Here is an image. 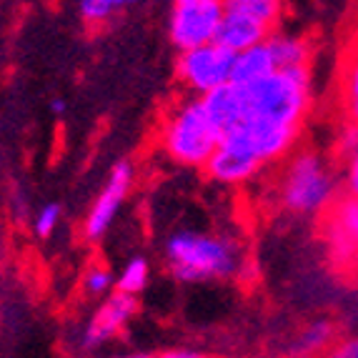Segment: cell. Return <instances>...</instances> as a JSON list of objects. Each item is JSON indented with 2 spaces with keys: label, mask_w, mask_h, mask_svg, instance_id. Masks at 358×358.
I'll return each instance as SVG.
<instances>
[{
  "label": "cell",
  "mask_w": 358,
  "mask_h": 358,
  "mask_svg": "<svg viewBox=\"0 0 358 358\" xmlns=\"http://www.w3.org/2000/svg\"><path fill=\"white\" fill-rule=\"evenodd\" d=\"M245 115L241 123L301 131L313 98L310 68H275L243 85Z\"/></svg>",
  "instance_id": "1"
},
{
  "label": "cell",
  "mask_w": 358,
  "mask_h": 358,
  "mask_svg": "<svg viewBox=\"0 0 358 358\" xmlns=\"http://www.w3.org/2000/svg\"><path fill=\"white\" fill-rule=\"evenodd\" d=\"M166 266L180 283L228 281L243 271V245L208 231H176L166 241Z\"/></svg>",
  "instance_id": "2"
},
{
  "label": "cell",
  "mask_w": 358,
  "mask_h": 358,
  "mask_svg": "<svg viewBox=\"0 0 358 358\" xmlns=\"http://www.w3.org/2000/svg\"><path fill=\"white\" fill-rule=\"evenodd\" d=\"M341 178L316 150H301L286 163L275 183V198L291 215H323L338 198Z\"/></svg>",
  "instance_id": "3"
},
{
  "label": "cell",
  "mask_w": 358,
  "mask_h": 358,
  "mask_svg": "<svg viewBox=\"0 0 358 358\" xmlns=\"http://www.w3.org/2000/svg\"><path fill=\"white\" fill-rule=\"evenodd\" d=\"M218 141L221 131L206 113L201 96L176 103L161 126L163 153L183 168H203Z\"/></svg>",
  "instance_id": "4"
},
{
  "label": "cell",
  "mask_w": 358,
  "mask_h": 358,
  "mask_svg": "<svg viewBox=\"0 0 358 358\" xmlns=\"http://www.w3.org/2000/svg\"><path fill=\"white\" fill-rule=\"evenodd\" d=\"M261 168V155H258L248 131L238 123L236 128H228V131L221 133V141L215 143L203 171L218 185H233L236 188V185H243L251 178H256Z\"/></svg>",
  "instance_id": "5"
},
{
  "label": "cell",
  "mask_w": 358,
  "mask_h": 358,
  "mask_svg": "<svg viewBox=\"0 0 358 358\" xmlns=\"http://www.w3.org/2000/svg\"><path fill=\"white\" fill-rule=\"evenodd\" d=\"M233 58H236V53L218 41L206 43L198 48L180 50L178 63H176V76L193 96H206L208 90L231 80Z\"/></svg>",
  "instance_id": "6"
},
{
  "label": "cell",
  "mask_w": 358,
  "mask_h": 358,
  "mask_svg": "<svg viewBox=\"0 0 358 358\" xmlns=\"http://www.w3.org/2000/svg\"><path fill=\"white\" fill-rule=\"evenodd\" d=\"M223 18V0H176L168 33L178 50L213 43Z\"/></svg>",
  "instance_id": "7"
},
{
  "label": "cell",
  "mask_w": 358,
  "mask_h": 358,
  "mask_svg": "<svg viewBox=\"0 0 358 358\" xmlns=\"http://www.w3.org/2000/svg\"><path fill=\"white\" fill-rule=\"evenodd\" d=\"M323 238L341 268H358V196L343 193L323 210Z\"/></svg>",
  "instance_id": "8"
},
{
  "label": "cell",
  "mask_w": 358,
  "mask_h": 358,
  "mask_svg": "<svg viewBox=\"0 0 358 358\" xmlns=\"http://www.w3.org/2000/svg\"><path fill=\"white\" fill-rule=\"evenodd\" d=\"M131 188H133V166L128 161L115 163L106 185H103V191L98 193L88 215H85V223H83L85 241H101L106 236V231L115 221V215H118L120 206L126 203Z\"/></svg>",
  "instance_id": "9"
},
{
  "label": "cell",
  "mask_w": 358,
  "mask_h": 358,
  "mask_svg": "<svg viewBox=\"0 0 358 358\" xmlns=\"http://www.w3.org/2000/svg\"><path fill=\"white\" fill-rule=\"evenodd\" d=\"M138 313L136 296L123 291L110 293L106 301L96 308L83 331V348H98L106 346L108 341H113L120 331L126 329L131 318Z\"/></svg>",
  "instance_id": "10"
},
{
  "label": "cell",
  "mask_w": 358,
  "mask_h": 358,
  "mask_svg": "<svg viewBox=\"0 0 358 358\" xmlns=\"http://www.w3.org/2000/svg\"><path fill=\"white\" fill-rule=\"evenodd\" d=\"M268 25L258 20L241 0H223V18L218 25V36H215V41L221 45L238 53V50L251 48L256 43H263L268 38Z\"/></svg>",
  "instance_id": "11"
},
{
  "label": "cell",
  "mask_w": 358,
  "mask_h": 358,
  "mask_svg": "<svg viewBox=\"0 0 358 358\" xmlns=\"http://www.w3.org/2000/svg\"><path fill=\"white\" fill-rule=\"evenodd\" d=\"M201 101H203L206 113L210 115V120L221 133L236 128L245 115V90L243 85L233 83V80L208 90L206 96H201Z\"/></svg>",
  "instance_id": "12"
},
{
  "label": "cell",
  "mask_w": 358,
  "mask_h": 358,
  "mask_svg": "<svg viewBox=\"0 0 358 358\" xmlns=\"http://www.w3.org/2000/svg\"><path fill=\"white\" fill-rule=\"evenodd\" d=\"M275 71V60L271 53L268 43H256L251 48L238 50L236 58H233V71H231V80L238 85H248L258 78L268 76Z\"/></svg>",
  "instance_id": "13"
},
{
  "label": "cell",
  "mask_w": 358,
  "mask_h": 358,
  "mask_svg": "<svg viewBox=\"0 0 358 358\" xmlns=\"http://www.w3.org/2000/svg\"><path fill=\"white\" fill-rule=\"evenodd\" d=\"M266 43H268L271 53H273L275 68H310L313 45L306 38L291 36V33H273L271 30Z\"/></svg>",
  "instance_id": "14"
},
{
  "label": "cell",
  "mask_w": 358,
  "mask_h": 358,
  "mask_svg": "<svg viewBox=\"0 0 358 358\" xmlns=\"http://www.w3.org/2000/svg\"><path fill=\"white\" fill-rule=\"evenodd\" d=\"M338 98H341V110L346 115V123H356L358 126V38L348 45L346 53H343Z\"/></svg>",
  "instance_id": "15"
},
{
  "label": "cell",
  "mask_w": 358,
  "mask_h": 358,
  "mask_svg": "<svg viewBox=\"0 0 358 358\" xmlns=\"http://www.w3.org/2000/svg\"><path fill=\"white\" fill-rule=\"evenodd\" d=\"M338 155L343 161V173H341V188L343 193L358 196V126L346 123L338 136Z\"/></svg>",
  "instance_id": "16"
},
{
  "label": "cell",
  "mask_w": 358,
  "mask_h": 358,
  "mask_svg": "<svg viewBox=\"0 0 358 358\" xmlns=\"http://www.w3.org/2000/svg\"><path fill=\"white\" fill-rule=\"evenodd\" d=\"M336 346V326L331 321H313L301 329V334L293 341V353L301 356H313V353H326Z\"/></svg>",
  "instance_id": "17"
},
{
  "label": "cell",
  "mask_w": 358,
  "mask_h": 358,
  "mask_svg": "<svg viewBox=\"0 0 358 358\" xmlns=\"http://www.w3.org/2000/svg\"><path fill=\"white\" fill-rule=\"evenodd\" d=\"M150 278V266L145 258L136 256L126 263V268L120 271L118 281H115V291L131 293V296H138L141 291H145Z\"/></svg>",
  "instance_id": "18"
},
{
  "label": "cell",
  "mask_w": 358,
  "mask_h": 358,
  "mask_svg": "<svg viewBox=\"0 0 358 358\" xmlns=\"http://www.w3.org/2000/svg\"><path fill=\"white\" fill-rule=\"evenodd\" d=\"M113 286H115L113 273H110V268L103 266V263H93L83 273V291L88 293V296H106Z\"/></svg>",
  "instance_id": "19"
},
{
  "label": "cell",
  "mask_w": 358,
  "mask_h": 358,
  "mask_svg": "<svg viewBox=\"0 0 358 358\" xmlns=\"http://www.w3.org/2000/svg\"><path fill=\"white\" fill-rule=\"evenodd\" d=\"M120 10L118 0H80V18L88 25L106 23Z\"/></svg>",
  "instance_id": "20"
},
{
  "label": "cell",
  "mask_w": 358,
  "mask_h": 358,
  "mask_svg": "<svg viewBox=\"0 0 358 358\" xmlns=\"http://www.w3.org/2000/svg\"><path fill=\"white\" fill-rule=\"evenodd\" d=\"M241 3H243L258 20H263V23L268 25L271 30L281 20V10H283L281 0H241Z\"/></svg>",
  "instance_id": "21"
},
{
  "label": "cell",
  "mask_w": 358,
  "mask_h": 358,
  "mask_svg": "<svg viewBox=\"0 0 358 358\" xmlns=\"http://www.w3.org/2000/svg\"><path fill=\"white\" fill-rule=\"evenodd\" d=\"M60 215H63V208H60L58 203H48L38 210L36 223H33L38 238H50V236H53V231L60 223Z\"/></svg>",
  "instance_id": "22"
},
{
  "label": "cell",
  "mask_w": 358,
  "mask_h": 358,
  "mask_svg": "<svg viewBox=\"0 0 358 358\" xmlns=\"http://www.w3.org/2000/svg\"><path fill=\"white\" fill-rule=\"evenodd\" d=\"M331 353L338 358H358V334L348 336L343 341H336V348Z\"/></svg>",
  "instance_id": "23"
},
{
  "label": "cell",
  "mask_w": 358,
  "mask_h": 358,
  "mask_svg": "<svg viewBox=\"0 0 358 358\" xmlns=\"http://www.w3.org/2000/svg\"><path fill=\"white\" fill-rule=\"evenodd\" d=\"M166 356H173V358H196L201 356L198 351H185V348H178V351H168Z\"/></svg>",
  "instance_id": "24"
},
{
  "label": "cell",
  "mask_w": 358,
  "mask_h": 358,
  "mask_svg": "<svg viewBox=\"0 0 358 358\" xmlns=\"http://www.w3.org/2000/svg\"><path fill=\"white\" fill-rule=\"evenodd\" d=\"M50 110H53L55 115H63V113H66V101H63V98H53V103H50Z\"/></svg>",
  "instance_id": "25"
},
{
  "label": "cell",
  "mask_w": 358,
  "mask_h": 358,
  "mask_svg": "<svg viewBox=\"0 0 358 358\" xmlns=\"http://www.w3.org/2000/svg\"><path fill=\"white\" fill-rule=\"evenodd\" d=\"M120 8H128V6H136V3H141V0H118Z\"/></svg>",
  "instance_id": "26"
},
{
  "label": "cell",
  "mask_w": 358,
  "mask_h": 358,
  "mask_svg": "<svg viewBox=\"0 0 358 358\" xmlns=\"http://www.w3.org/2000/svg\"><path fill=\"white\" fill-rule=\"evenodd\" d=\"M356 308H358V296H356Z\"/></svg>",
  "instance_id": "27"
}]
</instances>
